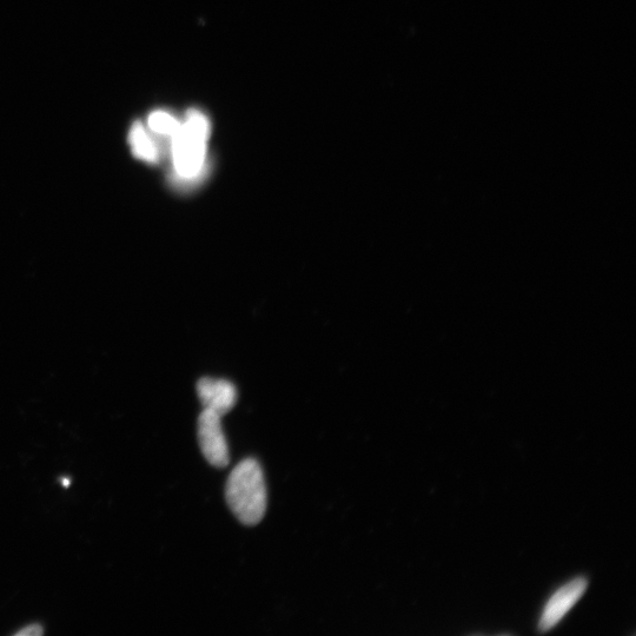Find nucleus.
<instances>
[{
  "label": "nucleus",
  "mask_w": 636,
  "mask_h": 636,
  "mask_svg": "<svg viewBox=\"0 0 636 636\" xmlns=\"http://www.w3.org/2000/svg\"><path fill=\"white\" fill-rule=\"evenodd\" d=\"M211 125L198 110L188 112L184 123L171 139V159L174 177L181 183H191L201 177L207 162Z\"/></svg>",
  "instance_id": "nucleus-1"
},
{
  "label": "nucleus",
  "mask_w": 636,
  "mask_h": 636,
  "mask_svg": "<svg viewBox=\"0 0 636 636\" xmlns=\"http://www.w3.org/2000/svg\"><path fill=\"white\" fill-rule=\"evenodd\" d=\"M225 498L236 518L244 525L255 526L267 512V487L260 463L247 459L238 463L231 472Z\"/></svg>",
  "instance_id": "nucleus-2"
},
{
  "label": "nucleus",
  "mask_w": 636,
  "mask_h": 636,
  "mask_svg": "<svg viewBox=\"0 0 636 636\" xmlns=\"http://www.w3.org/2000/svg\"><path fill=\"white\" fill-rule=\"evenodd\" d=\"M198 442L211 466L224 468L229 465V447L223 433L220 414L209 409L203 410L198 419Z\"/></svg>",
  "instance_id": "nucleus-3"
},
{
  "label": "nucleus",
  "mask_w": 636,
  "mask_h": 636,
  "mask_svg": "<svg viewBox=\"0 0 636 636\" xmlns=\"http://www.w3.org/2000/svg\"><path fill=\"white\" fill-rule=\"evenodd\" d=\"M588 581L586 578H575L556 591L549 599L539 622V631H551L571 611L576 602L586 592Z\"/></svg>",
  "instance_id": "nucleus-4"
},
{
  "label": "nucleus",
  "mask_w": 636,
  "mask_h": 636,
  "mask_svg": "<svg viewBox=\"0 0 636 636\" xmlns=\"http://www.w3.org/2000/svg\"><path fill=\"white\" fill-rule=\"evenodd\" d=\"M197 394L204 409L223 416L235 407L237 390L233 383L204 377L197 383Z\"/></svg>",
  "instance_id": "nucleus-5"
},
{
  "label": "nucleus",
  "mask_w": 636,
  "mask_h": 636,
  "mask_svg": "<svg viewBox=\"0 0 636 636\" xmlns=\"http://www.w3.org/2000/svg\"><path fill=\"white\" fill-rule=\"evenodd\" d=\"M129 143L134 155L142 159V161L157 164L159 161V148L154 138L151 137L147 129H145L142 123H135L132 125L129 134Z\"/></svg>",
  "instance_id": "nucleus-6"
},
{
  "label": "nucleus",
  "mask_w": 636,
  "mask_h": 636,
  "mask_svg": "<svg viewBox=\"0 0 636 636\" xmlns=\"http://www.w3.org/2000/svg\"><path fill=\"white\" fill-rule=\"evenodd\" d=\"M148 125L154 134L171 138L180 129L181 122L169 112L159 110L149 116Z\"/></svg>",
  "instance_id": "nucleus-7"
},
{
  "label": "nucleus",
  "mask_w": 636,
  "mask_h": 636,
  "mask_svg": "<svg viewBox=\"0 0 636 636\" xmlns=\"http://www.w3.org/2000/svg\"><path fill=\"white\" fill-rule=\"evenodd\" d=\"M44 633V629L38 625H32L22 629L21 632H18L16 635L18 636H39Z\"/></svg>",
  "instance_id": "nucleus-8"
},
{
  "label": "nucleus",
  "mask_w": 636,
  "mask_h": 636,
  "mask_svg": "<svg viewBox=\"0 0 636 636\" xmlns=\"http://www.w3.org/2000/svg\"><path fill=\"white\" fill-rule=\"evenodd\" d=\"M62 482H63V486H64V487H69V486H70V480H68V479H63V480H62Z\"/></svg>",
  "instance_id": "nucleus-9"
}]
</instances>
